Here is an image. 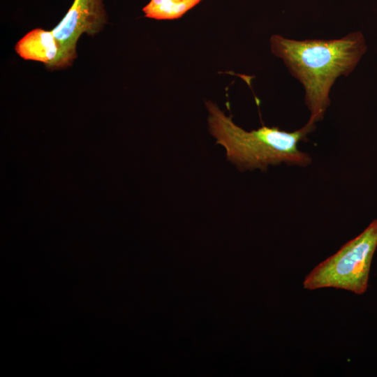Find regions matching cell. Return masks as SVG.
Segmentation results:
<instances>
[{"instance_id":"cell-1","label":"cell","mask_w":377,"mask_h":377,"mask_svg":"<svg viewBox=\"0 0 377 377\" xmlns=\"http://www.w3.org/2000/svg\"><path fill=\"white\" fill-rule=\"evenodd\" d=\"M270 47L272 54L283 60L290 73L302 84L310 112L308 121L313 124L324 118L336 80L348 76L367 50L360 31L331 40H297L273 35Z\"/></svg>"},{"instance_id":"cell-2","label":"cell","mask_w":377,"mask_h":377,"mask_svg":"<svg viewBox=\"0 0 377 377\" xmlns=\"http://www.w3.org/2000/svg\"><path fill=\"white\" fill-rule=\"evenodd\" d=\"M206 107L210 133L216 144L225 149L227 159L240 170H266L269 165L281 163L305 167L311 163V156L301 151L298 145L315 130L316 124L307 121L292 132L269 126L246 131L216 104L207 101Z\"/></svg>"},{"instance_id":"cell-3","label":"cell","mask_w":377,"mask_h":377,"mask_svg":"<svg viewBox=\"0 0 377 377\" xmlns=\"http://www.w3.org/2000/svg\"><path fill=\"white\" fill-rule=\"evenodd\" d=\"M377 248V219L304 278L306 290L334 288L364 294L369 286L371 261Z\"/></svg>"},{"instance_id":"cell-4","label":"cell","mask_w":377,"mask_h":377,"mask_svg":"<svg viewBox=\"0 0 377 377\" xmlns=\"http://www.w3.org/2000/svg\"><path fill=\"white\" fill-rule=\"evenodd\" d=\"M106 22L103 0H74L65 16L52 29L60 45V56L56 68L71 65L76 57V44L86 33L94 35Z\"/></svg>"},{"instance_id":"cell-5","label":"cell","mask_w":377,"mask_h":377,"mask_svg":"<svg viewBox=\"0 0 377 377\" xmlns=\"http://www.w3.org/2000/svg\"><path fill=\"white\" fill-rule=\"evenodd\" d=\"M15 50L22 59L44 63L50 69H55L61 51L52 31L42 29L28 32L17 43Z\"/></svg>"},{"instance_id":"cell-6","label":"cell","mask_w":377,"mask_h":377,"mask_svg":"<svg viewBox=\"0 0 377 377\" xmlns=\"http://www.w3.org/2000/svg\"><path fill=\"white\" fill-rule=\"evenodd\" d=\"M200 0H150L142 10L145 17L156 20H173L182 17Z\"/></svg>"}]
</instances>
